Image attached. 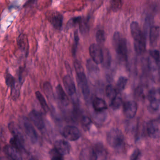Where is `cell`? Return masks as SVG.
Listing matches in <instances>:
<instances>
[{"label": "cell", "instance_id": "obj_29", "mask_svg": "<svg viewBox=\"0 0 160 160\" xmlns=\"http://www.w3.org/2000/svg\"><path fill=\"white\" fill-rule=\"evenodd\" d=\"M81 126L85 130H88L91 127L92 121L91 119L87 116H83L81 119Z\"/></svg>", "mask_w": 160, "mask_h": 160}, {"label": "cell", "instance_id": "obj_17", "mask_svg": "<svg viewBox=\"0 0 160 160\" xmlns=\"http://www.w3.org/2000/svg\"><path fill=\"white\" fill-rule=\"evenodd\" d=\"M80 160H98V156L93 148L87 147L81 151Z\"/></svg>", "mask_w": 160, "mask_h": 160}, {"label": "cell", "instance_id": "obj_12", "mask_svg": "<svg viewBox=\"0 0 160 160\" xmlns=\"http://www.w3.org/2000/svg\"><path fill=\"white\" fill-rule=\"evenodd\" d=\"M137 109V103L134 101H128L123 104L124 114L128 118H133L136 115Z\"/></svg>", "mask_w": 160, "mask_h": 160}, {"label": "cell", "instance_id": "obj_18", "mask_svg": "<svg viewBox=\"0 0 160 160\" xmlns=\"http://www.w3.org/2000/svg\"><path fill=\"white\" fill-rule=\"evenodd\" d=\"M17 42L19 49L27 55L29 52V45L27 36L25 34H21L18 37Z\"/></svg>", "mask_w": 160, "mask_h": 160}, {"label": "cell", "instance_id": "obj_6", "mask_svg": "<svg viewBox=\"0 0 160 160\" xmlns=\"http://www.w3.org/2000/svg\"><path fill=\"white\" fill-rule=\"evenodd\" d=\"M150 108L153 111H157L160 106V89L153 88L148 94Z\"/></svg>", "mask_w": 160, "mask_h": 160}, {"label": "cell", "instance_id": "obj_5", "mask_svg": "<svg viewBox=\"0 0 160 160\" xmlns=\"http://www.w3.org/2000/svg\"><path fill=\"white\" fill-rule=\"evenodd\" d=\"M89 53L92 61L96 64H100L103 62V52L98 44H93L89 48Z\"/></svg>", "mask_w": 160, "mask_h": 160}, {"label": "cell", "instance_id": "obj_19", "mask_svg": "<svg viewBox=\"0 0 160 160\" xmlns=\"http://www.w3.org/2000/svg\"><path fill=\"white\" fill-rule=\"evenodd\" d=\"M8 128L14 137L18 138L24 143V137H23L22 131L18 125L14 122H10L8 124Z\"/></svg>", "mask_w": 160, "mask_h": 160}, {"label": "cell", "instance_id": "obj_28", "mask_svg": "<svg viewBox=\"0 0 160 160\" xmlns=\"http://www.w3.org/2000/svg\"><path fill=\"white\" fill-rule=\"evenodd\" d=\"M122 99L119 96H117L113 99L112 100L110 103V107L113 110L119 109L122 104Z\"/></svg>", "mask_w": 160, "mask_h": 160}, {"label": "cell", "instance_id": "obj_31", "mask_svg": "<svg viewBox=\"0 0 160 160\" xmlns=\"http://www.w3.org/2000/svg\"><path fill=\"white\" fill-rule=\"evenodd\" d=\"M78 25H79L81 32L82 33H86L88 31V21L87 20H86L85 19H83L82 18V20L80 21L79 24Z\"/></svg>", "mask_w": 160, "mask_h": 160}, {"label": "cell", "instance_id": "obj_8", "mask_svg": "<svg viewBox=\"0 0 160 160\" xmlns=\"http://www.w3.org/2000/svg\"><path fill=\"white\" fill-rule=\"evenodd\" d=\"M148 134L150 138H160V120L154 119L148 122L147 127Z\"/></svg>", "mask_w": 160, "mask_h": 160}, {"label": "cell", "instance_id": "obj_22", "mask_svg": "<svg viewBox=\"0 0 160 160\" xmlns=\"http://www.w3.org/2000/svg\"><path fill=\"white\" fill-rule=\"evenodd\" d=\"M92 106L97 112H101L107 109V105L104 100L96 97L92 102Z\"/></svg>", "mask_w": 160, "mask_h": 160}, {"label": "cell", "instance_id": "obj_7", "mask_svg": "<svg viewBox=\"0 0 160 160\" xmlns=\"http://www.w3.org/2000/svg\"><path fill=\"white\" fill-rule=\"evenodd\" d=\"M7 86L11 90V95L14 99H17L19 96V88L15 78L11 74L7 73L5 76Z\"/></svg>", "mask_w": 160, "mask_h": 160}, {"label": "cell", "instance_id": "obj_33", "mask_svg": "<svg viewBox=\"0 0 160 160\" xmlns=\"http://www.w3.org/2000/svg\"><path fill=\"white\" fill-rule=\"evenodd\" d=\"M151 57L153 58V60L156 62H160V52L159 51L157 50H152L149 52Z\"/></svg>", "mask_w": 160, "mask_h": 160}, {"label": "cell", "instance_id": "obj_37", "mask_svg": "<svg viewBox=\"0 0 160 160\" xmlns=\"http://www.w3.org/2000/svg\"><path fill=\"white\" fill-rule=\"evenodd\" d=\"M79 36L78 32H76L75 33V43L73 45V49H72V52L73 55H75L77 50V47L78 44Z\"/></svg>", "mask_w": 160, "mask_h": 160}, {"label": "cell", "instance_id": "obj_38", "mask_svg": "<svg viewBox=\"0 0 160 160\" xmlns=\"http://www.w3.org/2000/svg\"><path fill=\"white\" fill-rule=\"evenodd\" d=\"M60 155V154H58V155H55L52 157L51 160H64L63 158Z\"/></svg>", "mask_w": 160, "mask_h": 160}, {"label": "cell", "instance_id": "obj_39", "mask_svg": "<svg viewBox=\"0 0 160 160\" xmlns=\"http://www.w3.org/2000/svg\"><path fill=\"white\" fill-rule=\"evenodd\" d=\"M0 160H12L9 158H6V157H1L0 158Z\"/></svg>", "mask_w": 160, "mask_h": 160}, {"label": "cell", "instance_id": "obj_25", "mask_svg": "<svg viewBox=\"0 0 160 160\" xmlns=\"http://www.w3.org/2000/svg\"><path fill=\"white\" fill-rule=\"evenodd\" d=\"M96 153L99 160H105L107 157V152L105 148H103V145L98 144L96 146Z\"/></svg>", "mask_w": 160, "mask_h": 160}, {"label": "cell", "instance_id": "obj_13", "mask_svg": "<svg viewBox=\"0 0 160 160\" xmlns=\"http://www.w3.org/2000/svg\"><path fill=\"white\" fill-rule=\"evenodd\" d=\"M30 120L38 129L42 130L45 127L43 116L40 112L33 110L29 114Z\"/></svg>", "mask_w": 160, "mask_h": 160}, {"label": "cell", "instance_id": "obj_9", "mask_svg": "<svg viewBox=\"0 0 160 160\" xmlns=\"http://www.w3.org/2000/svg\"><path fill=\"white\" fill-rule=\"evenodd\" d=\"M47 18L51 24L55 29L60 30L62 26V15L56 11H50L47 15Z\"/></svg>", "mask_w": 160, "mask_h": 160}, {"label": "cell", "instance_id": "obj_11", "mask_svg": "<svg viewBox=\"0 0 160 160\" xmlns=\"http://www.w3.org/2000/svg\"><path fill=\"white\" fill-rule=\"evenodd\" d=\"M23 125L25 129V132L27 136L30 138V140L33 143H35L38 141L37 132L35 129L32 126L31 122L26 118H23Z\"/></svg>", "mask_w": 160, "mask_h": 160}, {"label": "cell", "instance_id": "obj_10", "mask_svg": "<svg viewBox=\"0 0 160 160\" xmlns=\"http://www.w3.org/2000/svg\"><path fill=\"white\" fill-rule=\"evenodd\" d=\"M62 133L64 137L70 141H77L81 136L79 130L74 126H67L65 127Z\"/></svg>", "mask_w": 160, "mask_h": 160}, {"label": "cell", "instance_id": "obj_23", "mask_svg": "<svg viewBox=\"0 0 160 160\" xmlns=\"http://www.w3.org/2000/svg\"><path fill=\"white\" fill-rule=\"evenodd\" d=\"M35 95L38 100L39 102V103H40V105H41V107L44 110V112H48L49 108L48 105L44 96L38 91L36 92Z\"/></svg>", "mask_w": 160, "mask_h": 160}, {"label": "cell", "instance_id": "obj_35", "mask_svg": "<svg viewBox=\"0 0 160 160\" xmlns=\"http://www.w3.org/2000/svg\"><path fill=\"white\" fill-rule=\"evenodd\" d=\"M87 67L88 71L91 73L98 71V67L95 66V65L92 62V61H90V60H88V61Z\"/></svg>", "mask_w": 160, "mask_h": 160}, {"label": "cell", "instance_id": "obj_1", "mask_svg": "<svg viewBox=\"0 0 160 160\" xmlns=\"http://www.w3.org/2000/svg\"><path fill=\"white\" fill-rule=\"evenodd\" d=\"M130 31L132 38L134 39L135 52L138 55L143 54L146 49V39L139 23L136 22H132L130 25Z\"/></svg>", "mask_w": 160, "mask_h": 160}, {"label": "cell", "instance_id": "obj_20", "mask_svg": "<svg viewBox=\"0 0 160 160\" xmlns=\"http://www.w3.org/2000/svg\"><path fill=\"white\" fill-rule=\"evenodd\" d=\"M56 89L57 97L60 103L64 107L67 106L69 103V99L63 88L61 85L59 84L56 87Z\"/></svg>", "mask_w": 160, "mask_h": 160}, {"label": "cell", "instance_id": "obj_40", "mask_svg": "<svg viewBox=\"0 0 160 160\" xmlns=\"http://www.w3.org/2000/svg\"><path fill=\"white\" fill-rule=\"evenodd\" d=\"M29 160H38L36 158H34V157H32V158H30V159Z\"/></svg>", "mask_w": 160, "mask_h": 160}, {"label": "cell", "instance_id": "obj_24", "mask_svg": "<svg viewBox=\"0 0 160 160\" xmlns=\"http://www.w3.org/2000/svg\"><path fill=\"white\" fill-rule=\"evenodd\" d=\"M117 91V89L111 84L107 85L105 89L106 96L111 101L118 96Z\"/></svg>", "mask_w": 160, "mask_h": 160}, {"label": "cell", "instance_id": "obj_3", "mask_svg": "<svg viewBox=\"0 0 160 160\" xmlns=\"http://www.w3.org/2000/svg\"><path fill=\"white\" fill-rule=\"evenodd\" d=\"M107 141L109 145L116 150H122L125 147L124 135L118 129H112L109 131L107 134Z\"/></svg>", "mask_w": 160, "mask_h": 160}, {"label": "cell", "instance_id": "obj_2", "mask_svg": "<svg viewBox=\"0 0 160 160\" xmlns=\"http://www.w3.org/2000/svg\"><path fill=\"white\" fill-rule=\"evenodd\" d=\"M113 44L117 54L125 61H128V49L126 38L119 32H115L113 37Z\"/></svg>", "mask_w": 160, "mask_h": 160}, {"label": "cell", "instance_id": "obj_34", "mask_svg": "<svg viewBox=\"0 0 160 160\" xmlns=\"http://www.w3.org/2000/svg\"><path fill=\"white\" fill-rule=\"evenodd\" d=\"M43 87H44V92L47 97L48 98L49 97L51 98L52 97V92L50 84L48 82H46L44 83Z\"/></svg>", "mask_w": 160, "mask_h": 160}, {"label": "cell", "instance_id": "obj_30", "mask_svg": "<svg viewBox=\"0 0 160 160\" xmlns=\"http://www.w3.org/2000/svg\"><path fill=\"white\" fill-rule=\"evenodd\" d=\"M96 40L98 44H102L105 42V33L102 30H99L97 31L96 35Z\"/></svg>", "mask_w": 160, "mask_h": 160}, {"label": "cell", "instance_id": "obj_32", "mask_svg": "<svg viewBox=\"0 0 160 160\" xmlns=\"http://www.w3.org/2000/svg\"><path fill=\"white\" fill-rule=\"evenodd\" d=\"M122 0H112L111 7L113 11L119 10L122 7Z\"/></svg>", "mask_w": 160, "mask_h": 160}, {"label": "cell", "instance_id": "obj_15", "mask_svg": "<svg viewBox=\"0 0 160 160\" xmlns=\"http://www.w3.org/2000/svg\"><path fill=\"white\" fill-rule=\"evenodd\" d=\"M63 82L68 95L72 98L74 97L76 95V88L72 78L68 75L65 76L63 79Z\"/></svg>", "mask_w": 160, "mask_h": 160}, {"label": "cell", "instance_id": "obj_4", "mask_svg": "<svg viewBox=\"0 0 160 160\" xmlns=\"http://www.w3.org/2000/svg\"><path fill=\"white\" fill-rule=\"evenodd\" d=\"M74 67L77 73L78 82L82 90V93L85 98L88 99L90 95V91L87 79L85 75L82 67L80 62L76 61L74 62Z\"/></svg>", "mask_w": 160, "mask_h": 160}, {"label": "cell", "instance_id": "obj_26", "mask_svg": "<svg viewBox=\"0 0 160 160\" xmlns=\"http://www.w3.org/2000/svg\"><path fill=\"white\" fill-rule=\"evenodd\" d=\"M10 143L11 145L17 148L20 151H22L24 148L23 143L18 138L13 136L10 140Z\"/></svg>", "mask_w": 160, "mask_h": 160}, {"label": "cell", "instance_id": "obj_14", "mask_svg": "<svg viewBox=\"0 0 160 160\" xmlns=\"http://www.w3.org/2000/svg\"><path fill=\"white\" fill-rule=\"evenodd\" d=\"M54 145L55 151L61 155H66L70 153L71 147L65 140H57L55 141Z\"/></svg>", "mask_w": 160, "mask_h": 160}, {"label": "cell", "instance_id": "obj_16", "mask_svg": "<svg viewBox=\"0 0 160 160\" xmlns=\"http://www.w3.org/2000/svg\"><path fill=\"white\" fill-rule=\"evenodd\" d=\"M4 152L7 155L8 158L12 160H22V157L19 150L12 145H6L3 148Z\"/></svg>", "mask_w": 160, "mask_h": 160}, {"label": "cell", "instance_id": "obj_21", "mask_svg": "<svg viewBox=\"0 0 160 160\" xmlns=\"http://www.w3.org/2000/svg\"><path fill=\"white\" fill-rule=\"evenodd\" d=\"M160 28L158 26H153L149 31V38L150 45L152 47L156 46L159 38Z\"/></svg>", "mask_w": 160, "mask_h": 160}, {"label": "cell", "instance_id": "obj_36", "mask_svg": "<svg viewBox=\"0 0 160 160\" xmlns=\"http://www.w3.org/2000/svg\"><path fill=\"white\" fill-rule=\"evenodd\" d=\"M141 156L140 149L136 148L132 152L130 157V160H138Z\"/></svg>", "mask_w": 160, "mask_h": 160}, {"label": "cell", "instance_id": "obj_27", "mask_svg": "<svg viewBox=\"0 0 160 160\" xmlns=\"http://www.w3.org/2000/svg\"><path fill=\"white\" fill-rule=\"evenodd\" d=\"M128 82V79L125 77H120L117 83V90L122 91L125 89Z\"/></svg>", "mask_w": 160, "mask_h": 160}]
</instances>
